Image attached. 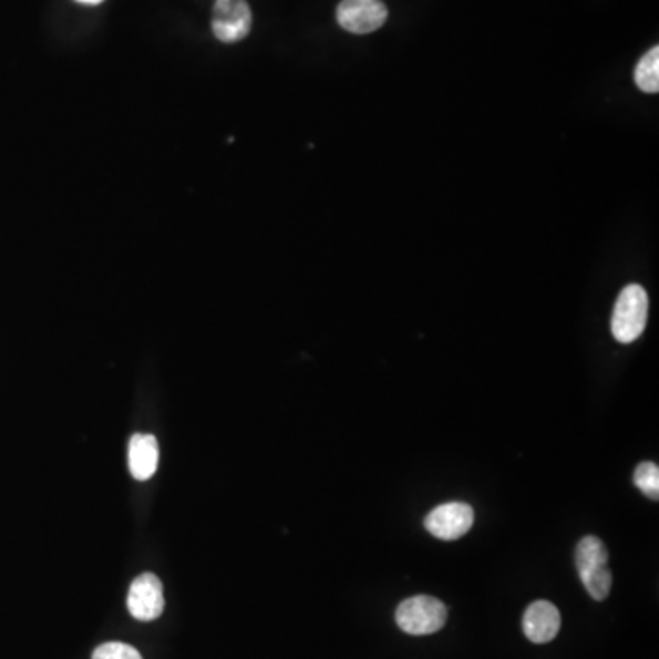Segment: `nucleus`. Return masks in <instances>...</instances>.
I'll use <instances>...</instances> for the list:
<instances>
[{
  "label": "nucleus",
  "instance_id": "nucleus-7",
  "mask_svg": "<svg viewBox=\"0 0 659 659\" xmlns=\"http://www.w3.org/2000/svg\"><path fill=\"white\" fill-rule=\"evenodd\" d=\"M128 612L140 621H154L164 614L162 580L154 574H143L132 580L127 597Z\"/></svg>",
  "mask_w": 659,
  "mask_h": 659
},
{
  "label": "nucleus",
  "instance_id": "nucleus-12",
  "mask_svg": "<svg viewBox=\"0 0 659 659\" xmlns=\"http://www.w3.org/2000/svg\"><path fill=\"white\" fill-rule=\"evenodd\" d=\"M92 659H143L142 655L137 652L134 647L127 643H117V641H112V643L100 645L97 649L94 650V655H92Z\"/></svg>",
  "mask_w": 659,
  "mask_h": 659
},
{
  "label": "nucleus",
  "instance_id": "nucleus-13",
  "mask_svg": "<svg viewBox=\"0 0 659 659\" xmlns=\"http://www.w3.org/2000/svg\"><path fill=\"white\" fill-rule=\"evenodd\" d=\"M75 2H80V4L95 6V4H101V2H103V0H75Z\"/></svg>",
  "mask_w": 659,
  "mask_h": 659
},
{
  "label": "nucleus",
  "instance_id": "nucleus-3",
  "mask_svg": "<svg viewBox=\"0 0 659 659\" xmlns=\"http://www.w3.org/2000/svg\"><path fill=\"white\" fill-rule=\"evenodd\" d=\"M395 622L411 636H429L439 632L447 622V607L431 596L405 599L395 610Z\"/></svg>",
  "mask_w": 659,
  "mask_h": 659
},
{
  "label": "nucleus",
  "instance_id": "nucleus-10",
  "mask_svg": "<svg viewBox=\"0 0 659 659\" xmlns=\"http://www.w3.org/2000/svg\"><path fill=\"white\" fill-rule=\"evenodd\" d=\"M634 81L645 94H658L659 92V48H650L643 58L639 59L634 70Z\"/></svg>",
  "mask_w": 659,
  "mask_h": 659
},
{
  "label": "nucleus",
  "instance_id": "nucleus-5",
  "mask_svg": "<svg viewBox=\"0 0 659 659\" xmlns=\"http://www.w3.org/2000/svg\"><path fill=\"white\" fill-rule=\"evenodd\" d=\"M339 27L356 35L378 32L387 19L389 10L381 0H341L336 11Z\"/></svg>",
  "mask_w": 659,
  "mask_h": 659
},
{
  "label": "nucleus",
  "instance_id": "nucleus-1",
  "mask_svg": "<svg viewBox=\"0 0 659 659\" xmlns=\"http://www.w3.org/2000/svg\"><path fill=\"white\" fill-rule=\"evenodd\" d=\"M575 565L586 591L596 601H605L612 590V574L608 570V549L601 538L585 537L575 549Z\"/></svg>",
  "mask_w": 659,
  "mask_h": 659
},
{
  "label": "nucleus",
  "instance_id": "nucleus-2",
  "mask_svg": "<svg viewBox=\"0 0 659 659\" xmlns=\"http://www.w3.org/2000/svg\"><path fill=\"white\" fill-rule=\"evenodd\" d=\"M649 319V296L643 286L628 285L617 297L612 313L614 338L630 344L641 338Z\"/></svg>",
  "mask_w": 659,
  "mask_h": 659
},
{
  "label": "nucleus",
  "instance_id": "nucleus-8",
  "mask_svg": "<svg viewBox=\"0 0 659 659\" xmlns=\"http://www.w3.org/2000/svg\"><path fill=\"white\" fill-rule=\"evenodd\" d=\"M524 634L532 643H549L560 630V612L554 603L535 601L526 608L523 619Z\"/></svg>",
  "mask_w": 659,
  "mask_h": 659
},
{
  "label": "nucleus",
  "instance_id": "nucleus-9",
  "mask_svg": "<svg viewBox=\"0 0 659 659\" xmlns=\"http://www.w3.org/2000/svg\"><path fill=\"white\" fill-rule=\"evenodd\" d=\"M159 449L153 434H134L128 443V470L136 481L153 478L158 470Z\"/></svg>",
  "mask_w": 659,
  "mask_h": 659
},
{
  "label": "nucleus",
  "instance_id": "nucleus-6",
  "mask_svg": "<svg viewBox=\"0 0 659 659\" xmlns=\"http://www.w3.org/2000/svg\"><path fill=\"white\" fill-rule=\"evenodd\" d=\"M475 523V512L465 502H447L434 507L425 517V527L440 540H456L464 537Z\"/></svg>",
  "mask_w": 659,
  "mask_h": 659
},
{
  "label": "nucleus",
  "instance_id": "nucleus-11",
  "mask_svg": "<svg viewBox=\"0 0 659 659\" xmlns=\"http://www.w3.org/2000/svg\"><path fill=\"white\" fill-rule=\"evenodd\" d=\"M634 484L643 491L645 495L658 501L659 496V467L652 462H643L634 471Z\"/></svg>",
  "mask_w": 659,
  "mask_h": 659
},
{
  "label": "nucleus",
  "instance_id": "nucleus-4",
  "mask_svg": "<svg viewBox=\"0 0 659 659\" xmlns=\"http://www.w3.org/2000/svg\"><path fill=\"white\" fill-rule=\"evenodd\" d=\"M254 13L248 0H217L213 6L212 27L220 43H238L248 38Z\"/></svg>",
  "mask_w": 659,
  "mask_h": 659
}]
</instances>
